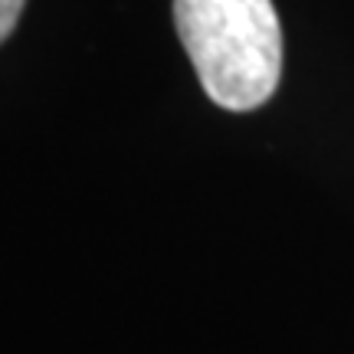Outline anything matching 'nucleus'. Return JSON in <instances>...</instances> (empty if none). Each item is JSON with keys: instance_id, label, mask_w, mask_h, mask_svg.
I'll return each mask as SVG.
<instances>
[{"instance_id": "f257e3e1", "label": "nucleus", "mask_w": 354, "mask_h": 354, "mask_svg": "<svg viewBox=\"0 0 354 354\" xmlns=\"http://www.w3.org/2000/svg\"><path fill=\"white\" fill-rule=\"evenodd\" d=\"M174 24L203 92L253 112L282 79V24L272 0H174Z\"/></svg>"}, {"instance_id": "f03ea898", "label": "nucleus", "mask_w": 354, "mask_h": 354, "mask_svg": "<svg viewBox=\"0 0 354 354\" xmlns=\"http://www.w3.org/2000/svg\"><path fill=\"white\" fill-rule=\"evenodd\" d=\"M24 3L26 0H0V43L13 33V26L24 13Z\"/></svg>"}]
</instances>
